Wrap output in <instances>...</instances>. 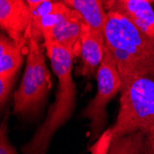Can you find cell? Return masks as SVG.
Wrapping results in <instances>:
<instances>
[{
	"mask_svg": "<svg viewBox=\"0 0 154 154\" xmlns=\"http://www.w3.org/2000/svg\"><path fill=\"white\" fill-rule=\"evenodd\" d=\"M103 32L105 47L116 63L122 84L137 77H152L154 39L115 11H107Z\"/></svg>",
	"mask_w": 154,
	"mask_h": 154,
	"instance_id": "6da1fadb",
	"label": "cell"
},
{
	"mask_svg": "<svg viewBox=\"0 0 154 154\" xmlns=\"http://www.w3.org/2000/svg\"><path fill=\"white\" fill-rule=\"evenodd\" d=\"M43 46L57 78L54 102L32 138L22 147L23 154H46L54 134L71 117L76 104V85L72 78L73 52L61 45L44 43Z\"/></svg>",
	"mask_w": 154,
	"mask_h": 154,
	"instance_id": "7a4b0ae2",
	"label": "cell"
},
{
	"mask_svg": "<svg viewBox=\"0 0 154 154\" xmlns=\"http://www.w3.org/2000/svg\"><path fill=\"white\" fill-rule=\"evenodd\" d=\"M120 92L116 121L104 133L107 149L112 139L138 131L144 137L141 154H154V78L132 79L122 84Z\"/></svg>",
	"mask_w": 154,
	"mask_h": 154,
	"instance_id": "3957f363",
	"label": "cell"
},
{
	"mask_svg": "<svg viewBox=\"0 0 154 154\" xmlns=\"http://www.w3.org/2000/svg\"><path fill=\"white\" fill-rule=\"evenodd\" d=\"M42 47L40 42L30 37L25 71L13 96V113L22 117L38 115L51 89V75Z\"/></svg>",
	"mask_w": 154,
	"mask_h": 154,
	"instance_id": "277c9868",
	"label": "cell"
},
{
	"mask_svg": "<svg viewBox=\"0 0 154 154\" xmlns=\"http://www.w3.org/2000/svg\"><path fill=\"white\" fill-rule=\"evenodd\" d=\"M97 93L84 109L82 116L90 119L91 141L101 136L106 124V105L121 91L122 79L116 63L105 47L103 59L96 73Z\"/></svg>",
	"mask_w": 154,
	"mask_h": 154,
	"instance_id": "5b68a950",
	"label": "cell"
},
{
	"mask_svg": "<svg viewBox=\"0 0 154 154\" xmlns=\"http://www.w3.org/2000/svg\"><path fill=\"white\" fill-rule=\"evenodd\" d=\"M32 11L25 0H0V26L15 43L28 45Z\"/></svg>",
	"mask_w": 154,
	"mask_h": 154,
	"instance_id": "8992f818",
	"label": "cell"
},
{
	"mask_svg": "<svg viewBox=\"0 0 154 154\" xmlns=\"http://www.w3.org/2000/svg\"><path fill=\"white\" fill-rule=\"evenodd\" d=\"M151 3L145 0H107V11H115L128 19L147 36L154 39V10Z\"/></svg>",
	"mask_w": 154,
	"mask_h": 154,
	"instance_id": "52a82bcc",
	"label": "cell"
},
{
	"mask_svg": "<svg viewBox=\"0 0 154 154\" xmlns=\"http://www.w3.org/2000/svg\"><path fill=\"white\" fill-rule=\"evenodd\" d=\"M105 44L103 32L94 30L83 22L80 34V57L82 66L80 74L91 78L97 73L104 55Z\"/></svg>",
	"mask_w": 154,
	"mask_h": 154,
	"instance_id": "ba28073f",
	"label": "cell"
},
{
	"mask_svg": "<svg viewBox=\"0 0 154 154\" xmlns=\"http://www.w3.org/2000/svg\"><path fill=\"white\" fill-rule=\"evenodd\" d=\"M32 23L30 37L38 42L44 41V36L58 26L72 9L60 1H49L31 9Z\"/></svg>",
	"mask_w": 154,
	"mask_h": 154,
	"instance_id": "9c48e42d",
	"label": "cell"
},
{
	"mask_svg": "<svg viewBox=\"0 0 154 154\" xmlns=\"http://www.w3.org/2000/svg\"><path fill=\"white\" fill-rule=\"evenodd\" d=\"M26 45L15 43L8 35L0 37V78H13L22 63L23 50Z\"/></svg>",
	"mask_w": 154,
	"mask_h": 154,
	"instance_id": "30bf717a",
	"label": "cell"
},
{
	"mask_svg": "<svg viewBox=\"0 0 154 154\" xmlns=\"http://www.w3.org/2000/svg\"><path fill=\"white\" fill-rule=\"evenodd\" d=\"M64 3L77 11L86 24L94 30L103 32L107 10L103 0H64Z\"/></svg>",
	"mask_w": 154,
	"mask_h": 154,
	"instance_id": "8fae6325",
	"label": "cell"
},
{
	"mask_svg": "<svg viewBox=\"0 0 154 154\" xmlns=\"http://www.w3.org/2000/svg\"><path fill=\"white\" fill-rule=\"evenodd\" d=\"M144 137L140 132L119 136L109 143L107 154H141Z\"/></svg>",
	"mask_w": 154,
	"mask_h": 154,
	"instance_id": "7c38bea8",
	"label": "cell"
},
{
	"mask_svg": "<svg viewBox=\"0 0 154 154\" xmlns=\"http://www.w3.org/2000/svg\"><path fill=\"white\" fill-rule=\"evenodd\" d=\"M0 154H17L15 148L11 145L8 137L7 118L0 127Z\"/></svg>",
	"mask_w": 154,
	"mask_h": 154,
	"instance_id": "4fadbf2b",
	"label": "cell"
},
{
	"mask_svg": "<svg viewBox=\"0 0 154 154\" xmlns=\"http://www.w3.org/2000/svg\"><path fill=\"white\" fill-rule=\"evenodd\" d=\"M14 79H15V77L0 78V106H1V110L4 109L9 100Z\"/></svg>",
	"mask_w": 154,
	"mask_h": 154,
	"instance_id": "5bb4252c",
	"label": "cell"
},
{
	"mask_svg": "<svg viewBox=\"0 0 154 154\" xmlns=\"http://www.w3.org/2000/svg\"><path fill=\"white\" fill-rule=\"evenodd\" d=\"M27 2V4L29 5L30 8L32 9L38 6H40L41 4L45 3V2H49V1H54V0H25Z\"/></svg>",
	"mask_w": 154,
	"mask_h": 154,
	"instance_id": "9a60e30c",
	"label": "cell"
},
{
	"mask_svg": "<svg viewBox=\"0 0 154 154\" xmlns=\"http://www.w3.org/2000/svg\"><path fill=\"white\" fill-rule=\"evenodd\" d=\"M145 1H148V2H149V3H153V2H154V0H145Z\"/></svg>",
	"mask_w": 154,
	"mask_h": 154,
	"instance_id": "2e32d148",
	"label": "cell"
},
{
	"mask_svg": "<svg viewBox=\"0 0 154 154\" xmlns=\"http://www.w3.org/2000/svg\"><path fill=\"white\" fill-rule=\"evenodd\" d=\"M152 77L154 78V70H153V74H152Z\"/></svg>",
	"mask_w": 154,
	"mask_h": 154,
	"instance_id": "e0dca14e",
	"label": "cell"
},
{
	"mask_svg": "<svg viewBox=\"0 0 154 154\" xmlns=\"http://www.w3.org/2000/svg\"><path fill=\"white\" fill-rule=\"evenodd\" d=\"M103 1H107V0H103Z\"/></svg>",
	"mask_w": 154,
	"mask_h": 154,
	"instance_id": "ac0fdd59",
	"label": "cell"
}]
</instances>
